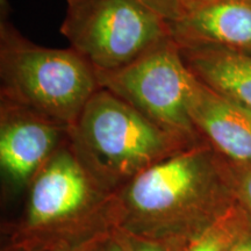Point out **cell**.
Returning a JSON list of instances; mask_svg holds the SVG:
<instances>
[{
	"instance_id": "obj_11",
	"label": "cell",
	"mask_w": 251,
	"mask_h": 251,
	"mask_svg": "<svg viewBox=\"0 0 251 251\" xmlns=\"http://www.w3.org/2000/svg\"><path fill=\"white\" fill-rule=\"evenodd\" d=\"M251 226V216L240 200L228 207L181 251H229Z\"/></svg>"
},
{
	"instance_id": "obj_4",
	"label": "cell",
	"mask_w": 251,
	"mask_h": 251,
	"mask_svg": "<svg viewBox=\"0 0 251 251\" xmlns=\"http://www.w3.org/2000/svg\"><path fill=\"white\" fill-rule=\"evenodd\" d=\"M108 194L71 144L61 146L31 180L26 215L15 242L49 251L99 230H91L90 224L94 216H105Z\"/></svg>"
},
{
	"instance_id": "obj_16",
	"label": "cell",
	"mask_w": 251,
	"mask_h": 251,
	"mask_svg": "<svg viewBox=\"0 0 251 251\" xmlns=\"http://www.w3.org/2000/svg\"><path fill=\"white\" fill-rule=\"evenodd\" d=\"M100 251H128V250L120 235L114 233V231L112 230L111 235H109V237L105 241V243L102 244Z\"/></svg>"
},
{
	"instance_id": "obj_18",
	"label": "cell",
	"mask_w": 251,
	"mask_h": 251,
	"mask_svg": "<svg viewBox=\"0 0 251 251\" xmlns=\"http://www.w3.org/2000/svg\"><path fill=\"white\" fill-rule=\"evenodd\" d=\"M6 251H43L37 247H33L27 243H18L15 242L11 248H8Z\"/></svg>"
},
{
	"instance_id": "obj_6",
	"label": "cell",
	"mask_w": 251,
	"mask_h": 251,
	"mask_svg": "<svg viewBox=\"0 0 251 251\" xmlns=\"http://www.w3.org/2000/svg\"><path fill=\"white\" fill-rule=\"evenodd\" d=\"M99 86L124 99L153 124L190 146L199 133L190 117V101L198 78L170 37L136 61L108 72H97Z\"/></svg>"
},
{
	"instance_id": "obj_2",
	"label": "cell",
	"mask_w": 251,
	"mask_h": 251,
	"mask_svg": "<svg viewBox=\"0 0 251 251\" xmlns=\"http://www.w3.org/2000/svg\"><path fill=\"white\" fill-rule=\"evenodd\" d=\"M68 135L72 149L108 193L192 147L102 87L91 97Z\"/></svg>"
},
{
	"instance_id": "obj_15",
	"label": "cell",
	"mask_w": 251,
	"mask_h": 251,
	"mask_svg": "<svg viewBox=\"0 0 251 251\" xmlns=\"http://www.w3.org/2000/svg\"><path fill=\"white\" fill-rule=\"evenodd\" d=\"M120 235L122 240H124L128 251H172L169 249V248L163 246V244L153 242V241L144 240V238H139L134 236H127V235Z\"/></svg>"
},
{
	"instance_id": "obj_3",
	"label": "cell",
	"mask_w": 251,
	"mask_h": 251,
	"mask_svg": "<svg viewBox=\"0 0 251 251\" xmlns=\"http://www.w3.org/2000/svg\"><path fill=\"white\" fill-rule=\"evenodd\" d=\"M2 96L68 129L99 89L97 72L72 48H45L1 28Z\"/></svg>"
},
{
	"instance_id": "obj_19",
	"label": "cell",
	"mask_w": 251,
	"mask_h": 251,
	"mask_svg": "<svg viewBox=\"0 0 251 251\" xmlns=\"http://www.w3.org/2000/svg\"><path fill=\"white\" fill-rule=\"evenodd\" d=\"M197 1H198V0H197Z\"/></svg>"
},
{
	"instance_id": "obj_14",
	"label": "cell",
	"mask_w": 251,
	"mask_h": 251,
	"mask_svg": "<svg viewBox=\"0 0 251 251\" xmlns=\"http://www.w3.org/2000/svg\"><path fill=\"white\" fill-rule=\"evenodd\" d=\"M233 165L237 199L251 216V162Z\"/></svg>"
},
{
	"instance_id": "obj_5",
	"label": "cell",
	"mask_w": 251,
	"mask_h": 251,
	"mask_svg": "<svg viewBox=\"0 0 251 251\" xmlns=\"http://www.w3.org/2000/svg\"><path fill=\"white\" fill-rule=\"evenodd\" d=\"M61 31L96 72L124 68L171 37L169 24L137 0H68Z\"/></svg>"
},
{
	"instance_id": "obj_17",
	"label": "cell",
	"mask_w": 251,
	"mask_h": 251,
	"mask_svg": "<svg viewBox=\"0 0 251 251\" xmlns=\"http://www.w3.org/2000/svg\"><path fill=\"white\" fill-rule=\"evenodd\" d=\"M229 251H251V226L235 241Z\"/></svg>"
},
{
	"instance_id": "obj_12",
	"label": "cell",
	"mask_w": 251,
	"mask_h": 251,
	"mask_svg": "<svg viewBox=\"0 0 251 251\" xmlns=\"http://www.w3.org/2000/svg\"><path fill=\"white\" fill-rule=\"evenodd\" d=\"M162 18L169 26L180 20L197 0H137Z\"/></svg>"
},
{
	"instance_id": "obj_7",
	"label": "cell",
	"mask_w": 251,
	"mask_h": 251,
	"mask_svg": "<svg viewBox=\"0 0 251 251\" xmlns=\"http://www.w3.org/2000/svg\"><path fill=\"white\" fill-rule=\"evenodd\" d=\"M68 128L17 103L5 101L0 127V165L14 184L33 180Z\"/></svg>"
},
{
	"instance_id": "obj_9",
	"label": "cell",
	"mask_w": 251,
	"mask_h": 251,
	"mask_svg": "<svg viewBox=\"0 0 251 251\" xmlns=\"http://www.w3.org/2000/svg\"><path fill=\"white\" fill-rule=\"evenodd\" d=\"M190 117L199 135L233 164L251 162V111L198 79Z\"/></svg>"
},
{
	"instance_id": "obj_8",
	"label": "cell",
	"mask_w": 251,
	"mask_h": 251,
	"mask_svg": "<svg viewBox=\"0 0 251 251\" xmlns=\"http://www.w3.org/2000/svg\"><path fill=\"white\" fill-rule=\"evenodd\" d=\"M170 31L179 47L251 54V0H198Z\"/></svg>"
},
{
	"instance_id": "obj_1",
	"label": "cell",
	"mask_w": 251,
	"mask_h": 251,
	"mask_svg": "<svg viewBox=\"0 0 251 251\" xmlns=\"http://www.w3.org/2000/svg\"><path fill=\"white\" fill-rule=\"evenodd\" d=\"M237 200L233 169L199 143L109 193L103 218L115 233L181 251Z\"/></svg>"
},
{
	"instance_id": "obj_13",
	"label": "cell",
	"mask_w": 251,
	"mask_h": 251,
	"mask_svg": "<svg viewBox=\"0 0 251 251\" xmlns=\"http://www.w3.org/2000/svg\"><path fill=\"white\" fill-rule=\"evenodd\" d=\"M112 230L108 228H102L93 233L87 234L68 242L58 244L51 248L49 251H100L102 244L111 235Z\"/></svg>"
},
{
	"instance_id": "obj_10",
	"label": "cell",
	"mask_w": 251,
	"mask_h": 251,
	"mask_svg": "<svg viewBox=\"0 0 251 251\" xmlns=\"http://www.w3.org/2000/svg\"><path fill=\"white\" fill-rule=\"evenodd\" d=\"M198 79L251 111V54L213 47H180Z\"/></svg>"
}]
</instances>
